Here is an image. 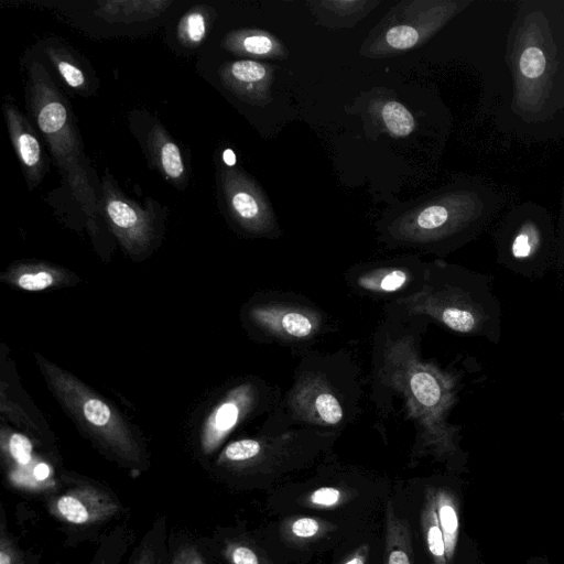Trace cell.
I'll return each mask as SVG.
<instances>
[{"label": "cell", "instance_id": "obj_1", "mask_svg": "<svg viewBox=\"0 0 564 564\" xmlns=\"http://www.w3.org/2000/svg\"><path fill=\"white\" fill-rule=\"evenodd\" d=\"M28 91L30 110L56 165L75 200L94 219L99 213V198L90 180L72 109L46 68L39 62L30 67Z\"/></svg>", "mask_w": 564, "mask_h": 564}, {"label": "cell", "instance_id": "obj_2", "mask_svg": "<svg viewBox=\"0 0 564 564\" xmlns=\"http://www.w3.org/2000/svg\"><path fill=\"white\" fill-rule=\"evenodd\" d=\"M36 361L59 403L107 457L131 471L148 469L142 442L116 409L68 371L40 355Z\"/></svg>", "mask_w": 564, "mask_h": 564}, {"label": "cell", "instance_id": "obj_3", "mask_svg": "<svg viewBox=\"0 0 564 564\" xmlns=\"http://www.w3.org/2000/svg\"><path fill=\"white\" fill-rule=\"evenodd\" d=\"M496 195L476 185L440 193L414 206L394 223L404 239L457 248L474 237L496 213Z\"/></svg>", "mask_w": 564, "mask_h": 564}, {"label": "cell", "instance_id": "obj_4", "mask_svg": "<svg viewBox=\"0 0 564 564\" xmlns=\"http://www.w3.org/2000/svg\"><path fill=\"white\" fill-rule=\"evenodd\" d=\"M492 282V276L487 274L456 265H438L430 311L454 332L498 344L502 310Z\"/></svg>", "mask_w": 564, "mask_h": 564}, {"label": "cell", "instance_id": "obj_5", "mask_svg": "<svg viewBox=\"0 0 564 564\" xmlns=\"http://www.w3.org/2000/svg\"><path fill=\"white\" fill-rule=\"evenodd\" d=\"M497 262L507 270L540 279L557 258V237L549 213L533 203L510 210L495 234Z\"/></svg>", "mask_w": 564, "mask_h": 564}, {"label": "cell", "instance_id": "obj_6", "mask_svg": "<svg viewBox=\"0 0 564 564\" xmlns=\"http://www.w3.org/2000/svg\"><path fill=\"white\" fill-rule=\"evenodd\" d=\"M44 502L69 545L96 538L100 529L124 512L122 501L112 489L70 471L63 473L59 488Z\"/></svg>", "mask_w": 564, "mask_h": 564}, {"label": "cell", "instance_id": "obj_7", "mask_svg": "<svg viewBox=\"0 0 564 564\" xmlns=\"http://www.w3.org/2000/svg\"><path fill=\"white\" fill-rule=\"evenodd\" d=\"M464 2L414 0L399 2L365 40L360 53L387 57L424 44L464 7Z\"/></svg>", "mask_w": 564, "mask_h": 564}, {"label": "cell", "instance_id": "obj_8", "mask_svg": "<svg viewBox=\"0 0 564 564\" xmlns=\"http://www.w3.org/2000/svg\"><path fill=\"white\" fill-rule=\"evenodd\" d=\"M99 212L127 249L137 252L152 241L155 225L153 209L150 205L143 208L128 198L108 174L102 178Z\"/></svg>", "mask_w": 564, "mask_h": 564}, {"label": "cell", "instance_id": "obj_9", "mask_svg": "<svg viewBox=\"0 0 564 564\" xmlns=\"http://www.w3.org/2000/svg\"><path fill=\"white\" fill-rule=\"evenodd\" d=\"M220 182L226 207L242 228L262 234L275 226L269 199L249 175L228 166L221 170Z\"/></svg>", "mask_w": 564, "mask_h": 564}, {"label": "cell", "instance_id": "obj_10", "mask_svg": "<svg viewBox=\"0 0 564 564\" xmlns=\"http://www.w3.org/2000/svg\"><path fill=\"white\" fill-rule=\"evenodd\" d=\"M3 452L6 478L15 491L45 499L59 488L62 477H56L48 462L34 459L33 444L25 435L10 433Z\"/></svg>", "mask_w": 564, "mask_h": 564}, {"label": "cell", "instance_id": "obj_11", "mask_svg": "<svg viewBox=\"0 0 564 564\" xmlns=\"http://www.w3.org/2000/svg\"><path fill=\"white\" fill-rule=\"evenodd\" d=\"M221 84L237 98L256 106L271 98L273 67L253 59L228 62L219 68Z\"/></svg>", "mask_w": 564, "mask_h": 564}, {"label": "cell", "instance_id": "obj_12", "mask_svg": "<svg viewBox=\"0 0 564 564\" xmlns=\"http://www.w3.org/2000/svg\"><path fill=\"white\" fill-rule=\"evenodd\" d=\"M9 134L31 187L37 186L44 177L48 160L30 122L22 112L10 102L3 106Z\"/></svg>", "mask_w": 564, "mask_h": 564}, {"label": "cell", "instance_id": "obj_13", "mask_svg": "<svg viewBox=\"0 0 564 564\" xmlns=\"http://www.w3.org/2000/svg\"><path fill=\"white\" fill-rule=\"evenodd\" d=\"M527 19L520 35L516 37L514 62L520 77L521 96L524 97L529 88L540 87L546 82V75L551 70V57L547 47L541 44L540 35H535L531 15Z\"/></svg>", "mask_w": 564, "mask_h": 564}, {"label": "cell", "instance_id": "obj_14", "mask_svg": "<svg viewBox=\"0 0 564 564\" xmlns=\"http://www.w3.org/2000/svg\"><path fill=\"white\" fill-rule=\"evenodd\" d=\"M223 47L232 54L259 58H285L288 48L273 34L256 29H239L226 34Z\"/></svg>", "mask_w": 564, "mask_h": 564}, {"label": "cell", "instance_id": "obj_15", "mask_svg": "<svg viewBox=\"0 0 564 564\" xmlns=\"http://www.w3.org/2000/svg\"><path fill=\"white\" fill-rule=\"evenodd\" d=\"M148 147L153 162L163 176L177 187L184 185L186 167L181 150L160 123L151 127Z\"/></svg>", "mask_w": 564, "mask_h": 564}, {"label": "cell", "instance_id": "obj_16", "mask_svg": "<svg viewBox=\"0 0 564 564\" xmlns=\"http://www.w3.org/2000/svg\"><path fill=\"white\" fill-rule=\"evenodd\" d=\"M384 519L383 564H417L411 527L404 518L397 513L392 502L387 503Z\"/></svg>", "mask_w": 564, "mask_h": 564}, {"label": "cell", "instance_id": "obj_17", "mask_svg": "<svg viewBox=\"0 0 564 564\" xmlns=\"http://www.w3.org/2000/svg\"><path fill=\"white\" fill-rule=\"evenodd\" d=\"M166 0H108L97 4L95 13L109 23H134L162 14L170 6Z\"/></svg>", "mask_w": 564, "mask_h": 564}, {"label": "cell", "instance_id": "obj_18", "mask_svg": "<svg viewBox=\"0 0 564 564\" xmlns=\"http://www.w3.org/2000/svg\"><path fill=\"white\" fill-rule=\"evenodd\" d=\"M379 3L380 1L373 0L307 2L319 23L327 28H351Z\"/></svg>", "mask_w": 564, "mask_h": 564}, {"label": "cell", "instance_id": "obj_19", "mask_svg": "<svg viewBox=\"0 0 564 564\" xmlns=\"http://www.w3.org/2000/svg\"><path fill=\"white\" fill-rule=\"evenodd\" d=\"M243 398L238 393L219 403L206 421L200 447L204 454L213 453L236 426L243 410Z\"/></svg>", "mask_w": 564, "mask_h": 564}, {"label": "cell", "instance_id": "obj_20", "mask_svg": "<svg viewBox=\"0 0 564 564\" xmlns=\"http://www.w3.org/2000/svg\"><path fill=\"white\" fill-rule=\"evenodd\" d=\"M169 527L165 516L156 517L126 564H169Z\"/></svg>", "mask_w": 564, "mask_h": 564}, {"label": "cell", "instance_id": "obj_21", "mask_svg": "<svg viewBox=\"0 0 564 564\" xmlns=\"http://www.w3.org/2000/svg\"><path fill=\"white\" fill-rule=\"evenodd\" d=\"M421 527L424 542L433 564H448L444 535L438 522L435 488H427L421 510Z\"/></svg>", "mask_w": 564, "mask_h": 564}, {"label": "cell", "instance_id": "obj_22", "mask_svg": "<svg viewBox=\"0 0 564 564\" xmlns=\"http://www.w3.org/2000/svg\"><path fill=\"white\" fill-rule=\"evenodd\" d=\"M435 503L449 564L454 560L459 536L458 501L451 490L437 488L435 489Z\"/></svg>", "mask_w": 564, "mask_h": 564}, {"label": "cell", "instance_id": "obj_23", "mask_svg": "<svg viewBox=\"0 0 564 564\" xmlns=\"http://www.w3.org/2000/svg\"><path fill=\"white\" fill-rule=\"evenodd\" d=\"M216 541L219 553L227 564H272L260 547L247 536L219 531Z\"/></svg>", "mask_w": 564, "mask_h": 564}, {"label": "cell", "instance_id": "obj_24", "mask_svg": "<svg viewBox=\"0 0 564 564\" xmlns=\"http://www.w3.org/2000/svg\"><path fill=\"white\" fill-rule=\"evenodd\" d=\"M133 542V531L118 524L99 538L97 550L89 564H120Z\"/></svg>", "mask_w": 564, "mask_h": 564}, {"label": "cell", "instance_id": "obj_25", "mask_svg": "<svg viewBox=\"0 0 564 564\" xmlns=\"http://www.w3.org/2000/svg\"><path fill=\"white\" fill-rule=\"evenodd\" d=\"M212 23V10L207 7L198 6L187 11L177 24V37L180 42L188 47L199 45Z\"/></svg>", "mask_w": 564, "mask_h": 564}, {"label": "cell", "instance_id": "obj_26", "mask_svg": "<svg viewBox=\"0 0 564 564\" xmlns=\"http://www.w3.org/2000/svg\"><path fill=\"white\" fill-rule=\"evenodd\" d=\"M333 528L332 523L323 519L299 516L284 520L280 532L288 541L303 543L324 536Z\"/></svg>", "mask_w": 564, "mask_h": 564}, {"label": "cell", "instance_id": "obj_27", "mask_svg": "<svg viewBox=\"0 0 564 564\" xmlns=\"http://www.w3.org/2000/svg\"><path fill=\"white\" fill-rule=\"evenodd\" d=\"M442 382L427 371L415 372L411 378V389L415 398L430 409H445L451 401L448 389L444 391Z\"/></svg>", "mask_w": 564, "mask_h": 564}, {"label": "cell", "instance_id": "obj_28", "mask_svg": "<svg viewBox=\"0 0 564 564\" xmlns=\"http://www.w3.org/2000/svg\"><path fill=\"white\" fill-rule=\"evenodd\" d=\"M46 54L65 84L75 90H84L88 79L79 63L66 50L48 46Z\"/></svg>", "mask_w": 564, "mask_h": 564}, {"label": "cell", "instance_id": "obj_29", "mask_svg": "<svg viewBox=\"0 0 564 564\" xmlns=\"http://www.w3.org/2000/svg\"><path fill=\"white\" fill-rule=\"evenodd\" d=\"M11 280L25 291H42L51 288L61 280V272L44 264L24 265L18 269Z\"/></svg>", "mask_w": 564, "mask_h": 564}, {"label": "cell", "instance_id": "obj_30", "mask_svg": "<svg viewBox=\"0 0 564 564\" xmlns=\"http://www.w3.org/2000/svg\"><path fill=\"white\" fill-rule=\"evenodd\" d=\"M380 117L386 129L393 137H405L415 127L412 113L395 100H388L380 107Z\"/></svg>", "mask_w": 564, "mask_h": 564}, {"label": "cell", "instance_id": "obj_31", "mask_svg": "<svg viewBox=\"0 0 564 564\" xmlns=\"http://www.w3.org/2000/svg\"><path fill=\"white\" fill-rule=\"evenodd\" d=\"M0 564H36L35 555L22 550L10 532L3 505L0 507Z\"/></svg>", "mask_w": 564, "mask_h": 564}, {"label": "cell", "instance_id": "obj_32", "mask_svg": "<svg viewBox=\"0 0 564 564\" xmlns=\"http://www.w3.org/2000/svg\"><path fill=\"white\" fill-rule=\"evenodd\" d=\"M169 564H210L203 547L191 539L175 543L169 556Z\"/></svg>", "mask_w": 564, "mask_h": 564}, {"label": "cell", "instance_id": "obj_33", "mask_svg": "<svg viewBox=\"0 0 564 564\" xmlns=\"http://www.w3.org/2000/svg\"><path fill=\"white\" fill-rule=\"evenodd\" d=\"M347 498V491L341 488L326 486L306 495L303 505L316 509H333L344 503Z\"/></svg>", "mask_w": 564, "mask_h": 564}, {"label": "cell", "instance_id": "obj_34", "mask_svg": "<svg viewBox=\"0 0 564 564\" xmlns=\"http://www.w3.org/2000/svg\"><path fill=\"white\" fill-rule=\"evenodd\" d=\"M408 281V274L401 269L381 270L377 275L364 282L365 288L381 292H394L401 289Z\"/></svg>", "mask_w": 564, "mask_h": 564}, {"label": "cell", "instance_id": "obj_35", "mask_svg": "<svg viewBox=\"0 0 564 564\" xmlns=\"http://www.w3.org/2000/svg\"><path fill=\"white\" fill-rule=\"evenodd\" d=\"M278 323L280 329L292 338H305L313 332L311 318L300 312H286Z\"/></svg>", "mask_w": 564, "mask_h": 564}, {"label": "cell", "instance_id": "obj_36", "mask_svg": "<svg viewBox=\"0 0 564 564\" xmlns=\"http://www.w3.org/2000/svg\"><path fill=\"white\" fill-rule=\"evenodd\" d=\"M314 409L322 421L330 425L339 423L344 415L338 400L327 392L316 395L314 400Z\"/></svg>", "mask_w": 564, "mask_h": 564}, {"label": "cell", "instance_id": "obj_37", "mask_svg": "<svg viewBox=\"0 0 564 564\" xmlns=\"http://www.w3.org/2000/svg\"><path fill=\"white\" fill-rule=\"evenodd\" d=\"M369 557V545L361 544L341 564H367Z\"/></svg>", "mask_w": 564, "mask_h": 564}, {"label": "cell", "instance_id": "obj_38", "mask_svg": "<svg viewBox=\"0 0 564 564\" xmlns=\"http://www.w3.org/2000/svg\"><path fill=\"white\" fill-rule=\"evenodd\" d=\"M557 237V260L564 269V207L561 212L558 228L556 232Z\"/></svg>", "mask_w": 564, "mask_h": 564}, {"label": "cell", "instance_id": "obj_39", "mask_svg": "<svg viewBox=\"0 0 564 564\" xmlns=\"http://www.w3.org/2000/svg\"><path fill=\"white\" fill-rule=\"evenodd\" d=\"M561 419H562V422L564 424V410L562 411Z\"/></svg>", "mask_w": 564, "mask_h": 564}, {"label": "cell", "instance_id": "obj_40", "mask_svg": "<svg viewBox=\"0 0 564 564\" xmlns=\"http://www.w3.org/2000/svg\"><path fill=\"white\" fill-rule=\"evenodd\" d=\"M54 564H59V563H54Z\"/></svg>", "mask_w": 564, "mask_h": 564}]
</instances>
